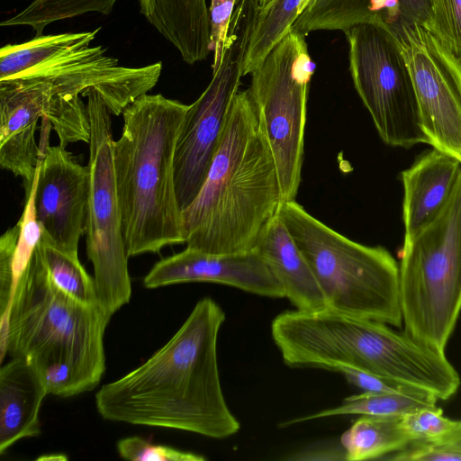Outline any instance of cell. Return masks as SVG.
I'll return each instance as SVG.
<instances>
[{
    "label": "cell",
    "instance_id": "6da1fadb",
    "mask_svg": "<svg viewBox=\"0 0 461 461\" xmlns=\"http://www.w3.org/2000/svg\"><path fill=\"white\" fill-rule=\"evenodd\" d=\"M225 313L212 298L199 300L176 333L146 362L95 393L105 420L181 429L212 438L240 424L222 393L217 341Z\"/></svg>",
    "mask_w": 461,
    "mask_h": 461
},
{
    "label": "cell",
    "instance_id": "7a4b0ae2",
    "mask_svg": "<svg viewBox=\"0 0 461 461\" xmlns=\"http://www.w3.org/2000/svg\"><path fill=\"white\" fill-rule=\"evenodd\" d=\"M280 205L272 151L249 89L239 91L206 179L182 211L185 243L211 254L252 252Z\"/></svg>",
    "mask_w": 461,
    "mask_h": 461
},
{
    "label": "cell",
    "instance_id": "3957f363",
    "mask_svg": "<svg viewBox=\"0 0 461 461\" xmlns=\"http://www.w3.org/2000/svg\"><path fill=\"white\" fill-rule=\"evenodd\" d=\"M271 335L284 363L293 368L354 367L443 401L453 396L461 383L445 353L385 323L328 308L281 312L272 321Z\"/></svg>",
    "mask_w": 461,
    "mask_h": 461
},
{
    "label": "cell",
    "instance_id": "277c9868",
    "mask_svg": "<svg viewBox=\"0 0 461 461\" xmlns=\"http://www.w3.org/2000/svg\"><path fill=\"white\" fill-rule=\"evenodd\" d=\"M111 317L99 303H81L52 282L39 242L12 298L6 355L24 359L49 393L91 391L105 370L104 335Z\"/></svg>",
    "mask_w": 461,
    "mask_h": 461
},
{
    "label": "cell",
    "instance_id": "5b68a950",
    "mask_svg": "<svg viewBox=\"0 0 461 461\" xmlns=\"http://www.w3.org/2000/svg\"><path fill=\"white\" fill-rule=\"evenodd\" d=\"M188 107L161 94H145L122 113L113 159L129 258L185 243L174 160Z\"/></svg>",
    "mask_w": 461,
    "mask_h": 461
},
{
    "label": "cell",
    "instance_id": "8992f818",
    "mask_svg": "<svg viewBox=\"0 0 461 461\" xmlns=\"http://www.w3.org/2000/svg\"><path fill=\"white\" fill-rule=\"evenodd\" d=\"M277 214L308 262L326 308L401 327L399 266L387 249L346 238L295 201L282 203Z\"/></svg>",
    "mask_w": 461,
    "mask_h": 461
},
{
    "label": "cell",
    "instance_id": "52a82bcc",
    "mask_svg": "<svg viewBox=\"0 0 461 461\" xmlns=\"http://www.w3.org/2000/svg\"><path fill=\"white\" fill-rule=\"evenodd\" d=\"M400 256L404 332L445 353L461 312V171L439 214L403 243Z\"/></svg>",
    "mask_w": 461,
    "mask_h": 461
},
{
    "label": "cell",
    "instance_id": "ba28073f",
    "mask_svg": "<svg viewBox=\"0 0 461 461\" xmlns=\"http://www.w3.org/2000/svg\"><path fill=\"white\" fill-rule=\"evenodd\" d=\"M313 72L305 35L291 30L250 74L248 89L275 159L281 204L295 201L301 184Z\"/></svg>",
    "mask_w": 461,
    "mask_h": 461
},
{
    "label": "cell",
    "instance_id": "9c48e42d",
    "mask_svg": "<svg viewBox=\"0 0 461 461\" xmlns=\"http://www.w3.org/2000/svg\"><path fill=\"white\" fill-rule=\"evenodd\" d=\"M258 19L249 0L235 4L221 60L205 90L184 117L175 151V184L181 211L201 190L215 156L227 117L239 92L243 62Z\"/></svg>",
    "mask_w": 461,
    "mask_h": 461
},
{
    "label": "cell",
    "instance_id": "30bf717a",
    "mask_svg": "<svg viewBox=\"0 0 461 461\" xmlns=\"http://www.w3.org/2000/svg\"><path fill=\"white\" fill-rule=\"evenodd\" d=\"M344 33L355 89L382 140L405 149L429 144L412 79L393 32L383 23L366 22Z\"/></svg>",
    "mask_w": 461,
    "mask_h": 461
},
{
    "label": "cell",
    "instance_id": "8fae6325",
    "mask_svg": "<svg viewBox=\"0 0 461 461\" xmlns=\"http://www.w3.org/2000/svg\"><path fill=\"white\" fill-rule=\"evenodd\" d=\"M83 97H87L91 126L86 253L98 303L113 315L129 303L131 285L113 170L112 113L96 90L89 89Z\"/></svg>",
    "mask_w": 461,
    "mask_h": 461
},
{
    "label": "cell",
    "instance_id": "7c38bea8",
    "mask_svg": "<svg viewBox=\"0 0 461 461\" xmlns=\"http://www.w3.org/2000/svg\"><path fill=\"white\" fill-rule=\"evenodd\" d=\"M391 30L407 62L429 144L461 162V76L426 27L401 23Z\"/></svg>",
    "mask_w": 461,
    "mask_h": 461
},
{
    "label": "cell",
    "instance_id": "4fadbf2b",
    "mask_svg": "<svg viewBox=\"0 0 461 461\" xmlns=\"http://www.w3.org/2000/svg\"><path fill=\"white\" fill-rule=\"evenodd\" d=\"M40 162L34 178V210L42 234L61 249L77 255L86 230L90 171L59 144L49 145L51 129L42 124Z\"/></svg>",
    "mask_w": 461,
    "mask_h": 461
},
{
    "label": "cell",
    "instance_id": "5bb4252c",
    "mask_svg": "<svg viewBox=\"0 0 461 461\" xmlns=\"http://www.w3.org/2000/svg\"><path fill=\"white\" fill-rule=\"evenodd\" d=\"M81 97L73 86L38 77L0 80V108L34 130L40 119L47 121L64 147L90 141L88 111Z\"/></svg>",
    "mask_w": 461,
    "mask_h": 461
},
{
    "label": "cell",
    "instance_id": "9a60e30c",
    "mask_svg": "<svg viewBox=\"0 0 461 461\" xmlns=\"http://www.w3.org/2000/svg\"><path fill=\"white\" fill-rule=\"evenodd\" d=\"M188 282L218 283L260 296L285 297L280 284L254 251L211 254L186 247L157 262L143 280L147 288Z\"/></svg>",
    "mask_w": 461,
    "mask_h": 461
},
{
    "label": "cell",
    "instance_id": "2e32d148",
    "mask_svg": "<svg viewBox=\"0 0 461 461\" xmlns=\"http://www.w3.org/2000/svg\"><path fill=\"white\" fill-rule=\"evenodd\" d=\"M431 0H312L291 30L307 35L316 31H346L366 22H380L390 29L401 23L426 28Z\"/></svg>",
    "mask_w": 461,
    "mask_h": 461
},
{
    "label": "cell",
    "instance_id": "e0dca14e",
    "mask_svg": "<svg viewBox=\"0 0 461 461\" xmlns=\"http://www.w3.org/2000/svg\"><path fill=\"white\" fill-rule=\"evenodd\" d=\"M461 171V162L433 148L402 172L404 243L414 239L439 214Z\"/></svg>",
    "mask_w": 461,
    "mask_h": 461
},
{
    "label": "cell",
    "instance_id": "ac0fdd59",
    "mask_svg": "<svg viewBox=\"0 0 461 461\" xmlns=\"http://www.w3.org/2000/svg\"><path fill=\"white\" fill-rule=\"evenodd\" d=\"M298 311L326 308L321 289L286 226L276 214L267 225L254 249Z\"/></svg>",
    "mask_w": 461,
    "mask_h": 461
},
{
    "label": "cell",
    "instance_id": "d6986e66",
    "mask_svg": "<svg viewBox=\"0 0 461 461\" xmlns=\"http://www.w3.org/2000/svg\"><path fill=\"white\" fill-rule=\"evenodd\" d=\"M48 390L23 358L12 357L0 369V454L41 433L39 412Z\"/></svg>",
    "mask_w": 461,
    "mask_h": 461
},
{
    "label": "cell",
    "instance_id": "ffe728a7",
    "mask_svg": "<svg viewBox=\"0 0 461 461\" xmlns=\"http://www.w3.org/2000/svg\"><path fill=\"white\" fill-rule=\"evenodd\" d=\"M140 13L193 65L212 51L207 0H139Z\"/></svg>",
    "mask_w": 461,
    "mask_h": 461
},
{
    "label": "cell",
    "instance_id": "44dd1931",
    "mask_svg": "<svg viewBox=\"0 0 461 461\" xmlns=\"http://www.w3.org/2000/svg\"><path fill=\"white\" fill-rule=\"evenodd\" d=\"M412 442L402 426V416L361 415L340 438L348 461L379 458Z\"/></svg>",
    "mask_w": 461,
    "mask_h": 461
},
{
    "label": "cell",
    "instance_id": "7402d4cb",
    "mask_svg": "<svg viewBox=\"0 0 461 461\" xmlns=\"http://www.w3.org/2000/svg\"><path fill=\"white\" fill-rule=\"evenodd\" d=\"M437 401L433 394L427 392L413 393L363 392L344 399L337 407L294 418L281 425L282 427L292 426L310 420L338 415L402 416L421 408L435 407Z\"/></svg>",
    "mask_w": 461,
    "mask_h": 461
},
{
    "label": "cell",
    "instance_id": "603a6c76",
    "mask_svg": "<svg viewBox=\"0 0 461 461\" xmlns=\"http://www.w3.org/2000/svg\"><path fill=\"white\" fill-rule=\"evenodd\" d=\"M312 0H272L260 9L243 62V76L251 74Z\"/></svg>",
    "mask_w": 461,
    "mask_h": 461
},
{
    "label": "cell",
    "instance_id": "cb8c5ba5",
    "mask_svg": "<svg viewBox=\"0 0 461 461\" xmlns=\"http://www.w3.org/2000/svg\"><path fill=\"white\" fill-rule=\"evenodd\" d=\"M100 27L90 32L35 36L20 44H7L0 50V80L32 68L57 53L86 41H94Z\"/></svg>",
    "mask_w": 461,
    "mask_h": 461
},
{
    "label": "cell",
    "instance_id": "d4e9b609",
    "mask_svg": "<svg viewBox=\"0 0 461 461\" xmlns=\"http://www.w3.org/2000/svg\"><path fill=\"white\" fill-rule=\"evenodd\" d=\"M117 0H33L20 13L3 21L1 26H29L36 36L50 23L87 13L110 14Z\"/></svg>",
    "mask_w": 461,
    "mask_h": 461
},
{
    "label": "cell",
    "instance_id": "484cf974",
    "mask_svg": "<svg viewBox=\"0 0 461 461\" xmlns=\"http://www.w3.org/2000/svg\"><path fill=\"white\" fill-rule=\"evenodd\" d=\"M40 243L52 282L61 291L81 303H98L95 279L85 270L78 256L61 249L43 234Z\"/></svg>",
    "mask_w": 461,
    "mask_h": 461
},
{
    "label": "cell",
    "instance_id": "4316f807",
    "mask_svg": "<svg viewBox=\"0 0 461 461\" xmlns=\"http://www.w3.org/2000/svg\"><path fill=\"white\" fill-rule=\"evenodd\" d=\"M427 29L461 76V0H431Z\"/></svg>",
    "mask_w": 461,
    "mask_h": 461
},
{
    "label": "cell",
    "instance_id": "83f0119b",
    "mask_svg": "<svg viewBox=\"0 0 461 461\" xmlns=\"http://www.w3.org/2000/svg\"><path fill=\"white\" fill-rule=\"evenodd\" d=\"M387 459L398 461H461V420L441 438L433 441H416L392 454Z\"/></svg>",
    "mask_w": 461,
    "mask_h": 461
},
{
    "label": "cell",
    "instance_id": "f1b7e54d",
    "mask_svg": "<svg viewBox=\"0 0 461 461\" xmlns=\"http://www.w3.org/2000/svg\"><path fill=\"white\" fill-rule=\"evenodd\" d=\"M120 456L132 461H204L203 456L176 449L168 446L155 445L140 437H129L117 443Z\"/></svg>",
    "mask_w": 461,
    "mask_h": 461
},
{
    "label": "cell",
    "instance_id": "f546056e",
    "mask_svg": "<svg viewBox=\"0 0 461 461\" xmlns=\"http://www.w3.org/2000/svg\"><path fill=\"white\" fill-rule=\"evenodd\" d=\"M402 426L413 442L433 441L448 432L456 420L443 416L437 406L421 408L402 416Z\"/></svg>",
    "mask_w": 461,
    "mask_h": 461
},
{
    "label": "cell",
    "instance_id": "4dcf8cb0",
    "mask_svg": "<svg viewBox=\"0 0 461 461\" xmlns=\"http://www.w3.org/2000/svg\"><path fill=\"white\" fill-rule=\"evenodd\" d=\"M21 230L19 221L0 239V329H9L13 286L12 262Z\"/></svg>",
    "mask_w": 461,
    "mask_h": 461
},
{
    "label": "cell",
    "instance_id": "1f68e13d",
    "mask_svg": "<svg viewBox=\"0 0 461 461\" xmlns=\"http://www.w3.org/2000/svg\"><path fill=\"white\" fill-rule=\"evenodd\" d=\"M334 371L340 373L349 384L362 389L363 392L387 393L425 392L354 367L338 366Z\"/></svg>",
    "mask_w": 461,
    "mask_h": 461
},
{
    "label": "cell",
    "instance_id": "d6a6232c",
    "mask_svg": "<svg viewBox=\"0 0 461 461\" xmlns=\"http://www.w3.org/2000/svg\"><path fill=\"white\" fill-rule=\"evenodd\" d=\"M236 0H210L211 47L213 53L212 68L221 60L228 26Z\"/></svg>",
    "mask_w": 461,
    "mask_h": 461
},
{
    "label": "cell",
    "instance_id": "836d02e7",
    "mask_svg": "<svg viewBox=\"0 0 461 461\" xmlns=\"http://www.w3.org/2000/svg\"><path fill=\"white\" fill-rule=\"evenodd\" d=\"M272 0H259L260 7H265L267 5H268Z\"/></svg>",
    "mask_w": 461,
    "mask_h": 461
}]
</instances>
